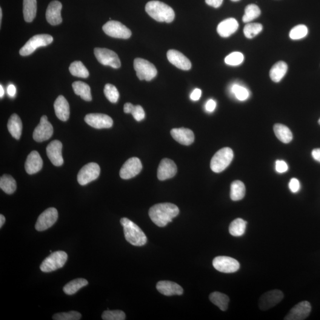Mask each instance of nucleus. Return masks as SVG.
<instances>
[{
  "mask_svg": "<svg viewBox=\"0 0 320 320\" xmlns=\"http://www.w3.org/2000/svg\"><path fill=\"white\" fill-rule=\"evenodd\" d=\"M145 11L151 18L160 22L171 23L175 18L173 8L161 1L148 2Z\"/></svg>",
  "mask_w": 320,
  "mask_h": 320,
  "instance_id": "2",
  "label": "nucleus"
},
{
  "mask_svg": "<svg viewBox=\"0 0 320 320\" xmlns=\"http://www.w3.org/2000/svg\"><path fill=\"white\" fill-rule=\"evenodd\" d=\"M134 69L140 80L150 81L155 78L157 70L154 65L146 59L136 58L133 62Z\"/></svg>",
  "mask_w": 320,
  "mask_h": 320,
  "instance_id": "7",
  "label": "nucleus"
},
{
  "mask_svg": "<svg viewBox=\"0 0 320 320\" xmlns=\"http://www.w3.org/2000/svg\"><path fill=\"white\" fill-rule=\"evenodd\" d=\"M103 30L107 35L115 38L127 39L132 35L130 29L118 21L107 22L103 27Z\"/></svg>",
  "mask_w": 320,
  "mask_h": 320,
  "instance_id": "8",
  "label": "nucleus"
},
{
  "mask_svg": "<svg viewBox=\"0 0 320 320\" xmlns=\"http://www.w3.org/2000/svg\"><path fill=\"white\" fill-rule=\"evenodd\" d=\"M94 53L96 59L102 65L113 68L121 67V63L119 56L113 51L107 48H96L94 50Z\"/></svg>",
  "mask_w": 320,
  "mask_h": 320,
  "instance_id": "9",
  "label": "nucleus"
},
{
  "mask_svg": "<svg viewBox=\"0 0 320 320\" xmlns=\"http://www.w3.org/2000/svg\"><path fill=\"white\" fill-rule=\"evenodd\" d=\"M2 9L1 8H0V23H1V20H2Z\"/></svg>",
  "mask_w": 320,
  "mask_h": 320,
  "instance_id": "56",
  "label": "nucleus"
},
{
  "mask_svg": "<svg viewBox=\"0 0 320 320\" xmlns=\"http://www.w3.org/2000/svg\"><path fill=\"white\" fill-rule=\"evenodd\" d=\"M67 259V254L64 251H55L42 262L40 268L43 272H51L64 267Z\"/></svg>",
  "mask_w": 320,
  "mask_h": 320,
  "instance_id": "5",
  "label": "nucleus"
},
{
  "mask_svg": "<svg viewBox=\"0 0 320 320\" xmlns=\"http://www.w3.org/2000/svg\"><path fill=\"white\" fill-rule=\"evenodd\" d=\"M231 92L240 101H244L249 97V91L243 86L239 84H234L231 87Z\"/></svg>",
  "mask_w": 320,
  "mask_h": 320,
  "instance_id": "42",
  "label": "nucleus"
},
{
  "mask_svg": "<svg viewBox=\"0 0 320 320\" xmlns=\"http://www.w3.org/2000/svg\"><path fill=\"white\" fill-rule=\"evenodd\" d=\"M213 267L222 273H231L239 270L240 265L237 260L228 256H218L213 259Z\"/></svg>",
  "mask_w": 320,
  "mask_h": 320,
  "instance_id": "12",
  "label": "nucleus"
},
{
  "mask_svg": "<svg viewBox=\"0 0 320 320\" xmlns=\"http://www.w3.org/2000/svg\"><path fill=\"white\" fill-rule=\"evenodd\" d=\"M142 168L141 160L136 157H133L128 159L123 165L120 170V177L125 180L132 179L141 172Z\"/></svg>",
  "mask_w": 320,
  "mask_h": 320,
  "instance_id": "14",
  "label": "nucleus"
},
{
  "mask_svg": "<svg viewBox=\"0 0 320 320\" xmlns=\"http://www.w3.org/2000/svg\"><path fill=\"white\" fill-rule=\"evenodd\" d=\"M62 5L61 2L53 1L48 5L46 18L49 24L53 26L61 24L62 22L61 10Z\"/></svg>",
  "mask_w": 320,
  "mask_h": 320,
  "instance_id": "21",
  "label": "nucleus"
},
{
  "mask_svg": "<svg viewBox=\"0 0 320 320\" xmlns=\"http://www.w3.org/2000/svg\"><path fill=\"white\" fill-rule=\"evenodd\" d=\"M58 218V211L54 208H48L38 217L35 225L36 230L38 231L47 230L55 224Z\"/></svg>",
  "mask_w": 320,
  "mask_h": 320,
  "instance_id": "13",
  "label": "nucleus"
},
{
  "mask_svg": "<svg viewBox=\"0 0 320 320\" xmlns=\"http://www.w3.org/2000/svg\"><path fill=\"white\" fill-rule=\"evenodd\" d=\"M0 187L5 193L11 195L16 190V182L12 176L4 174L0 179Z\"/></svg>",
  "mask_w": 320,
  "mask_h": 320,
  "instance_id": "35",
  "label": "nucleus"
},
{
  "mask_svg": "<svg viewBox=\"0 0 320 320\" xmlns=\"http://www.w3.org/2000/svg\"><path fill=\"white\" fill-rule=\"evenodd\" d=\"M201 90L199 89V88H196L190 94V99L193 101H198L201 98Z\"/></svg>",
  "mask_w": 320,
  "mask_h": 320,
  "instance_id": "50",
  "label": "nucleus"
},
{
  "mask_svg": "<svg viewBox=\"0 0 320 320\" xmlns=\"http://www.w3.org/2000/svg\"><path fill=\"white\" fill-rule=\"evenodd\" d=\"M177 171L178 168L172 160L168 159H162L157 170V177L160 181H165L173 178Z\"/></svg>",
  "mask_w": 320,
  "mask_h": 320,
  "instance_id": "18",
  "label": "nucleus"
},
{
  "mask_svg": "<svg viewBox=\"0 0 320 320\" xmlns=\"http://www.w3.org/2000/svg\"><path fill=\"white\" fill-rule=\"evenodd\" d=\"M43 167V160L36 151L29 154L25 162V170L28 174H33L41 171Z\"/></svg>",
  "mask_w": 320,
  "mask_h": 320,
  "instance_id": "24",
  "label": "nucleus"
},
{
  "mask_svg": "<svg viewBox=\"0 0 320 320\" xmlns=\"http://www.w3.org/2000/svg\"><path fill=\"white\" fill-rule=\"evenodd\" d=\"M104 93L105 96L111 103L115 104L118 101L119 93L115 85L111 84H106L104 88Z\"/></svg>",
  "mask_w": 320,
  "mask_h": 320,
  "instance_id": "40",
  "label": "nucleus"
},
{
  "mask_svg": "<svg viewBox=\"0 0 320 320\" xmlns=\"http://www.w3.org/2000/svg\"><path fill=\"white\" fill-rule=\"evenodd\" d=\"M121 224L124 227L125 239L135 246H142L147 243L146 236L135 223L127 218L121 219Z\"/></svg>",
  "mask_w": 320,
  "mask_h": 320,
  "instance_id": "3",
  "label": "nucleus"
},
{
  "mask_svg": "<svg viewBox=\"0 0 320 320\" xmlns=\"http://www.w3.org/2000/svg\"><path fill=\"white\" fill-rule=\"evenodd\" d=\"M290 189L293 193H297L300 189V183L296 178L291 179L289 184Z\"/></svg>",
  "mask_w": 320,
  "mask_h": 320,
  "instance_id": "48",
  "label": "nucleus"
},
{
  "mask_svg": "<svg viewBox=\"0 0 320 320\" xmlns=\"http://www.w3.org/2000/svg\"><path fill=\"white\" fill-rule=\"evenodd\" d=\"M88 284V282L86 279L82 278L74 279L73 281L68 283L63 288V291L67 295H74V294L78 292L81 288L85 287Z\"/></svg>",
  "mask_w": 320,
  "mask_h": 320,
  "instance_id": "34",
  "label": "nucleus"
},
{
  "mask_svg": "<svg viewBox=\"0 0 320 320\" xmlns=\"http://www.w3.org/2000/svg\"><path fill=\"white\" fill-rule=\"evenodd\" d=\"M36 0H24V16L26 22H33L36 15Z\"/></svg>",
  "mask_w": 320,
  "mask_h": 320,
  "instance_id": "32",
  "label": "nucleus"
},
{
  "mask_svg": "<svg viewBox=\"0 0 320 320\" xmlns=\"http://www.w3.org/2000/svg\"><path fill=\"white\" fill-rule=\"evenodd\" d=\"M216 106V104L215 101L213 99H210L207 102V104H206V110L209 111V112H213L215 109Z\"/></svg>",
  "mask_w": 320,
  "mask_h": 320,
  "instance_id": "49",
  "label": "nucleus"
},
{
  "mask_svg": "<svg viewBox=\"0 0 320 320\" xmlns=\"http://www.w3.org/2000/svg\"><path fill=\"white\" fill-rule=\"evenodd\" d=\"M81 318V314L75 311H71L68 313H57L53 317L54 320H79Z\"/></svg>",
  "mask_w": 320,
  "mask_h": 320,
  "instance_id": "45",
  "label": "nucleus"
},
{
  "mask_svg": "<svg viewBox=\"0 0 320 320\" xmlns=\"http://www.w3.org/2000/svg\"><path fill=\"white\" fill-rule=\"evenodd\" d=\"M244 56L242 53L239 52H234L228 55L225 58V62L227 65L231 66H237L241 64L243 62Z\"/></svg>",
  "mask_w": 320,
  "mask_h": 320,
  "instance_id": "46",
  "label": "nucleus"
},
{
  "mask_svg": "<svg viewBox=\"0 0 320 320\" xmlns=\"http://www.w3.org/2000/svg\"><path fill=\"white\" fill-rule=\"evenodd\" d=\"M22 127V122L20 117L17 114H13L8 120L7 128L13 138L16 139L21 138Z\"/></svg>",
  "mask_w": 320,
  "mask_h": 320,
  "instance_id": "27",
  "label": "nucleus"
},
{
  "mask_svg": "<svg viewBox=\"0 0 320 320\" xmlns=\"http://www.w3.org/2000/svg\"><path fill=\"white\" fill-rule=\"evenodd\" d=\"M53 133V125L48 121L47 116H43L39 124L34 130L33 137L37 142H43L51 138Z\"/></svg>",
  "mask_w": 320,
  "mask_h": 320,
  "instance_id": "15",
  "label": "nucleus"
},
{
  "mask_svg": "<svg viewBox=\"0 0 320 320\" xmlns=\"http://www.w3.org/2000/svg\"><path fill=\"white\" fill-rule=\"evenodd\" d=\"M62 144L58 140L50 142L47 147V154L48 158L55 166H61L64 163L62 155Z\"/></svg>",
  "mask_w": 320,
  "mask_h": 320,
  "instance_id": "19",
  "label": "nucleus"
},
{
  "mask_svg": "<svg viewBox=\"0 0 320 320\" xmlns=\"http://www.w3.org/2000/svg\"><path fill=\"white\" fill-rule=\"evenodd\" d=\"M170 133L174 139L182 145H190L195 140L193 131L187 128H174L171 131Z\"/></svg>",
  "mask_w": 320,
  "mask_h": 320,
  "instance_id": "22",
  "label": "nucleus"
},
{
  "mask_svg": "<svg viewBox=\"0 0 320 320\" xmlns=\"http://www.w3.org/2000/svg\"><path fill=\"white\" fill-rule=\"evenodd\" d=\"M284 295L281 291L273 290L263 294L259 300V307L262 311L271 309L279 304L284 299Z\"/></svg>",
  "mask_w": 320,
  "mask_h": 320,
  "instance_id": "11",
  "label": "nucleus"
},
{
  "mask_svg": "<svg viewBox=\"0 0 320 320\" xmlns=\"http://www.w3.org/2000/svg\"><path fill=\"white\" fill-rule=\"evenodd\" d=\"M157 290L165 296L181 295L184 293L183 288L175 282L163 281L157 283Z\"/></svg>",
  "mask_w": 320,
  "mask_h": 320,
  "instance_id": "23",
  "label": "nucleus"
},
{
  "mask_svg": "<svg viewBox=\"0 0 320 320\" xmlns=\"http://www.w3.org/2000/svg\"><path fill=\"white\" fill-rule=\"evenodd\" d=\"M312 156L313 159L317 161L320 162V148H316L312 151Z\"/></svg>",
  "mask_w": 320,
  "mask_h": 320,
  "instance_id": "53",
  "label": "nucleus"
},
{
  "mask_svg": "<svg viewBox=\"0 0 320 320\" xmlns=\"http://www.w3.org/2000/svg\"><path fill=\"white\" fill-rule=\"evenodd\" d=\"M276 170L279 173H284L288 170V166L287 162L282 160H277L276 161Z\"/></svg>",
  "mask_w": 320,
  "mask_h": 320,
  "instance_id": "47",
  "label": "nucleus"
},
{
  "mask_svg": "<svg viewBox=\"0 0 320 320\" xmlns=\"http://www.w3.org/2000/svg\"><path fill=\"white\" fill-rule=\"evenodd\" d=\"M73 88L77 95L81 97L85 101L90 102L92 100L91 89L89 85L82 81H76L73 83Z\"/></svg>",
  "mask_w": 320,
  "mask_h": 320,
  "instance_id": "29",
  "label": "nucleus"
},
{
  "mask_svg": "<svg viewBox=\"0 0 320 320\" xmlns=\"http://www.w3.org/2000/svg\"><path fill=\"white\" fill-rule=\"evenodd\" d=\"M100 173L101 168L99 165L95 162H90L80 170L77 175V181L80 185L85 186L98 179Z\"/></svg>",
  "mask_w": 320,
  "mask_h": 320,
  "instance_id": "10",
  "label": "nucleus"
},
{
  "mask_svg": "<svg viewBox=\"0 0 320 320\" xmlns=\"http://www.w3.org/2000/svg\"><path fill=\"white\" fill-rule=\"evenodd\" d=\"M69 70L73 76L80 77V78L85 79L89 76V72L87 68L81 61H77L71 63Z\"/></svg>",
  "mask_w": 320,
  "mask_h": 320,
  "instance_id": "38",
  "label": "nucleus"
},
{
  "mask_svg": "<svg viewBox=\"0 0 320 320\" xmlns=\"http://www.w3.org/2000/svg\"><path fill=\"white\" fill-rule=\"evenodd\" d=\"M8 95L11 98H14L16 93V88L13 84L8 85L7 88Z\"/></svg>",
  "mask_w": 320,
  "mask_h": 320,
  "instance_id": "52",
  "label": "nucleus"
},
{
  "mask_svg": "<svg viewBox=\"0 0 320 320\" xmlns=\"http://www.w3.org/2000/svg\"><path fill=\"white\" fill-rule=\"evenodd\" d=\"M210 299L220 310L225 311L228 309L230 298L225 294L219 292H214L210 294Z\"/></svg>",
  "mask_w": 320,
  "mask_h": 320,
  "instance_id": "33",
  "label": "nucleus"
},
{
  "mask_svg": "<svg viewBox=\"0 0 320 320\" xmlns=\"http://www.w3.org/2000/svg\"><path fill=\"white\" fill-rule=\"evenodd\" d=\"M245 195V185L241 181H236L231 185L230 198L233 201H240Z\"/></svg>",
  "mask_w": 320,
  "mask_h": 320,
  "instance_id": "31",
  "label": "nucleus"
},
{
  "mask_svg": "<svg viewBox=\"0 0 320 320\" xmlns=\"http://www.w3.org/2000/svg\"><path fill=\"white\" fill-rule=\"evenodd\" d=\"M102 319L104 320H124L126 315L124 311L121 310L105 311L102 314Z\"/></svg>",
  "mask_w": 320,
  "mask_h": 320,
  "instance_id": "44",
  "label": "nucleus"
},
{
  "mask_svg": "<svg viewBox=\"0 0 320 320\" xmlns=\"http://www.w3.org/2000/svg\"><path fill=\"white\" fill-rule=\"evenodd\" d=\"M167 56L168 61L179 69L187 71L189 70L191 67L190 60L178 51H168Z\"/></svg>",
  "mask_w": 320,
  "mask_h": 320,
  "instance_id": "20",
  "label": "nucleus"
},
{
  "mask_svg": "<svg viewBox=\"0 0 320 320\" xmlns=\"http://www.w3.org/2000/svg\"><path fill=\"white\" fill-rule=\"evenodd\" d=\"M206 3L214 8H218L222 4L223 0H205Z\"/></svg>",
  "mask_w": 320,
  "mask_h": 320,
  "instance_id": "51",
  "label": "nucleus"
},
{
  "mask_svg": "<svg viewBox=\"0 0 320 320\" xmlns=\"http://www.w3.org/2000/svg\"><path fill=\"white\" fill-rule=\"evenodd\" d=\"M84 121L96 129H105L112 127L113 120L109 116L102 113H90L85 116Z\"/></svg>",
  "mask_w": 320,
  "mask_h": 320,
  "instance_id": "16",
  "label": "nucleus"
},
{
  "mask_svg": "<svg viewBox=\"0 0 320 320\" xmlns=\"http://www.w3.org/2000/svg\"><path fill=\"white\" fill-rule=\"evenodd\" d=\"M233 157V151L230 148H222L211 159V170L216 173L222 172L229 166Z\"/></svg>",
  "mask_w": 320,
  "mask_h": 320,
  "instance_id": "4",
  "label": "nucleus"
},
{
  "mask_svg": "<svg viewBox=\"0 0 320 320\" xmlns=\"http://www.w3.org/2000/svg\"><path fill=\"white\" fill-rule=\"evenodd\" d=\"M179 209L171 203H161L154 205L149 210V216L154 224L160 227L166 226L179 215Z\"/></svg>",
  "mask_w": 320,
  "mask_h": 320,
  "instance_id": "1",
  "label": "nucleus"
},
{
  "mask_svg": "<svg viewBox=\"0 0 320 320\" xmlns=\"http://www.w3.org/2000/svg\"><path fill=\"white\" fill-rule=\"evenodd\" d=\"M231 1H234V2H237L240 1V0H231Z\"/></svg>",
  "mask_w": 320,
  "mask_h": 320,
  "instance_id": "57",
  "label": "nucleus"
},
{
  "mask_svg": "<svg viewBox=\"0 0 320 320\" xmlns=\"http://www.w3.org/2000/svg\"><path fill=\"white\" fill-rule=\"evenodd\" d=\"M4 94V91L3 89V87H2V85H0V97H1V98L3 97Z\"/></svg>",
  "mask_w": 320,
  "mask_h": 320,
  "instance_id": "55",
  "label": "nucleus"
},
{
  "mask_svg": "<svg viewBox=\"0 0 320 320\" xmlns=\"http://www.w3.org/2000/svg\"><path fill=\"white\" fill-rule=\"evenodd\" d=\"M5 221V217L3 215H0V227H2L3 226V225L4 224Z\"/></svg>",
  "mask_w": 320,
  "mask_h": 320,
  "instance_id": "54",
  "label": "nucleus"
},
{
  "mask_svg": "<svg viewBox=\"0 0 320 320\" xmlns=\"http://www.w3.org/2000/svg\"><path fill=\"white\" fill-rule=\"evenodd\" d=\"M273 130L277 138L281 142L285 143V144H288V143H290L292 141L293 138V133L287 126L277 124L274 125Z\"/></svg>",
  "mask_w": 320,
  "mask_h": 320,
  "instance_id": "30",
  "label": "nucleus"
},
{
  "mask_svg": "<svg viewBox=\"0 0 320 320\" xmlns=\"http://www.w3.org/2000/svg\"><path fill=\"white\" fill-rule=\"evenodd\" d=\"M311 311L310 303L302 301L291 309L285 317V320H304L309 316Z\"/></svg>",
  "mask_w": 320,
  "mask_h": 320,
  "instance_id": "17",
  "label": "nucleus"
},
{
  "mask_svg": "<svg viewBox=\"0 0 320 320\" xmlns=\"http://www.w3.org/2000/svg\"><path fill=\"white\" fill-rule=\"evenodd\" d=\"M247 222L241 218H237L231 223L229 232L234 237H241L246 230Z\"/></svg>",
  "mask_w": 320,
  "mask_h": 320,
  "instance_id": "36",
  "label": "nucleus"
},
{
  "mask_svg": "<svg viewBox=\"0 0 320 320\" xmlns=\"http://www.w3.org/2000/svg\"><path fill=\"white\" fill-rule=\"evenodd\" d=\"M238 28V22L235 19L229 18L220 23L217 27V32L223 38H227L235 33Z\"/></svg>",
  "mask_w": 320,
  "mask_h": 320,
  "instance_id": "26",
  "label": "nucleus"
},
{
  "mask_svg": "<svg viewBox=\"0 0 320 320\" xmlns=\"http://www.w3.org/2000/svg\"><path fill=\"white\" fill-rule=\"evenodd\" d=\"M319 124L320 125V119L319 120Z\"/></svg>",
  "mask_w": 320,
  "mask_h": 320,
  "instance_id": "58",
  "label": "nucleus"
},
{
  "mask_svg": "<svg viewBox=\"0 0 320 320\" xmlns=\"http://www.w3.org/2000/svg\"><path fill=\"white\" fill-rule=\"evenodd\" d=\"M124 110L125 113L132 114L136 121H141L145 118V111L141 106H134L130 103H127L124 105Z\"/></svg>",
  "mask_w": 320,
  "mask_h": 320,
  "instance_id": "37",
  "label": "nucleus"
},
{
  "mask_svg": "<svg viewBox=\"0 0 320 320\" xmlns=\"http://www.w3.org/2000/svg\"><path fill=\"white\" fill-rule=\"evenodd\" d=\"M308 32L306 26L303 25H297L291 30L290 37L293 40H298L305 38Z\"/></svg>",
  "mask_w": 320,
  "mask_h": 320,
  "instance_id": "43",
  "label": "nucleus"
},
{
  "mask_svg": "<svg viewBox=\"0 0 320 320\" xmlns=\"http://www.w3.org/2000/svg\"><path fill=\"white\" fill-rule=\"evenodd\" d=\"M261 11L258 5L256 4L248 5L245 8L244 15L242 17V21L248 23L254 21L261 15Z\"/></svg>",
  "mask_w": 320,
  "mask_h": 320,
  "instance_id": "39",
  "label": "nucleus"
},
{
  "mask_svg": "<svg viewBox=\"0 0 320 320\" xmlns=\"http://www.w3.org/2000/svg\"><path fill=\"white\" fill-rule=\"evenodd\" d=\"M288 71V65L284 61H279L273 65L270 71V77L271 80L275 82H279L285 76Z\"/></svg>",
  "mask_w": 320,
  "mask_h": 320,
  "instance_id": "28",
  "label": "nucleus"
},
{
  "mask_svg": "<svg viewBox=\"0 0 320 320\" xmlns=\"http://www.w3.org/2000/svg\"><path fill=\"white\" fill-rule=\"evenodd\" d=\"M52 36L42 34L33 36L27 42L21 50L20 54L22 56H28L35 52L38 48L46 47L53 42Z\"/></svg>",
  "mask_w": 320,
  "mask_h": 320,
  "instance_id": "6",
  "label": "nucleus"
},
{
  "mask_svg": "<svg viewBox=\"0 0 320 320\" xmlns=\"http://www.w3.org/2000/svg\"><path fill=\"white\" fill-rule=\"evenodd\" d=\"M263 29V27L260 24H248L244 28V33L248 39H251L258 35Z\"/></svg>",
  "mask_w": 320,
  "mask_h": 320,
  "instance_id": "41",
  "label": "nucleus"
},
{
  "mask_svg": "<svg viewBox=\"0 0 320 320\" xmlns=\"http://www.w3.org/2000/svg\"><path fill=\"white\" fill-rule=\"evenodd\" d=\"M54 110L57 118L62 121H67L70 117V105L66 99L59 96L54 103Z\"/></svg>",
  "mask_w": 320,
  "mask_h": 320,
  "instance_id": "25",
  "label": "nucleus"
}]
</instances>
